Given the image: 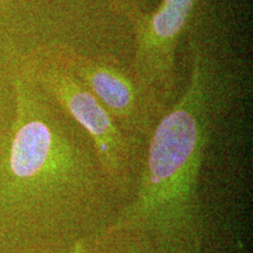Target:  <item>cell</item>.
Here are the masks:
<instances>
[{
  "instance_id": "obj_5",
  "label": "cell",
  "mask_w": 253,
  "mask_h": 253,
  "mask_svg": "<svg viewBox=\"0 0 253 253\" xmlns=\"http://www.w3.org/2000/svg\"><path fill=\"white\" fill-rule=\"evenodd\" d=\"M59 59L100 101L121 130L144 148L169 107L135 77L130 68L82 55L67 46H53Z\"/></svg>"
},
{
  "instance_id": "obj_2",
  "label": "cell",
  "mask_w": 253,
  "mask_h": 253,
  "mask_svg": "<svg viewBox=\"0 0 253 253\" xmlns=\"http://www.w3.org/2000/svg\"><path fill=\"white\" fill-rule=\"evenodd\" d=\"M14 119L0 151V210L38 214L55 248L74 250L113 223L123 207L84 131L20 67Z\"/></svg>"
},
{
  "instance_id": "obj_3",
  "label": "cell",
  "mask_w": 253,
  "mask_h": 253,
  "mask_svg": "<svg viewBox=\"0 0 253 253\" xmlns=\"http://www.w3.org/2000/svg\"><path fill=\"white\" fill-rule=\"evenodd\" d=\"M20 68L88 136L109 184L125 205L134 190L144 148L121 130L94 94L59 59L53 46L33 50Z\"/></svg>"
},
{
  "instance_id": "obj_7",
  "label": "cell",
  "mask_w": 253,
  "mask_h": 253,
  "mask_svg": "<svg viewBox=\"0 0 253 253\" xmlns=\"http://www.w3.org/2000/svg\"><path fill=\"white\" fill-rule=\"evenodd\" d=\"M6 1H7V0H0V6H2V5H4Z\"/></svg>"
},
{
  "instance_id": "obj_1",
  "label": "cell",
  "mask_w": 253,
  "mask_h": 253,
  "mask_svg": "<svg viewBox=\"0 0 253 253\" xmlns=\"http://www.w3.org/2000/svg\"><path fill=\"white\" fill-rule=\"evenodd\" d=\"M188 49V84L155 126L130 198L106 227L137 231L163 253L202 252V168L214 126L239 93L238 74L201 27Z\"/></svg>"
},
{
  "instance_id": "obj_4",
  "label": "cell",
  "mask_w": 253,
  "mask_h": 253,
  "mask_svg": "<svg viewBox=\"0 0 253 253\" xmlns=\"http://www.w3.org/2000/svg\"><path fill=\"white\" fill-rule=\"evenodd\" d=\"M211 0H162L154 11L126 6L134 31L130 69L167 107L178 96L177 49L183 38L202 24Z\"/></svg>"
},
{
  "instance_id": "obj_6",
  "label": "cell",
  "mask_w": 253,
  "mask_h": 253,
  "mask_svg": "<svg viewBox=\"0 0 253 253\" xmlns=\"http://www.w3.org/2000/svg\"><path fill=\"white\" fill-rule=\"evenodd\" d=\"M73 253H163L150 239L126 229H106Z\"/></svg>"
}]
</instances>
